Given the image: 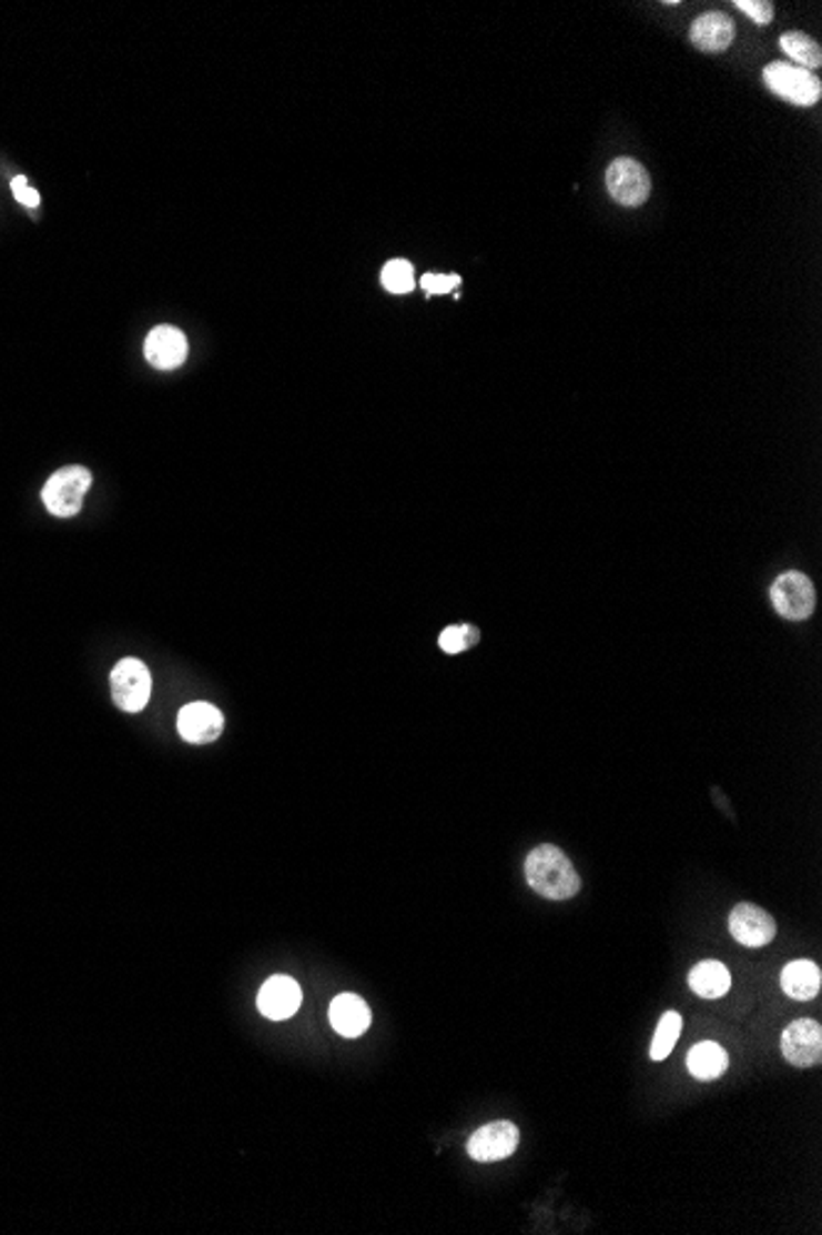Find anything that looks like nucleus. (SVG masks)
<instances>
[{"label": "nucleus", "instance_id": "nucleus-9", "mask_svg": "<svg viewBox=\"0 0 822 1235\" xmlns=\"http://www.w3.org/2000/svg\"><path fill=\"white\" fill-rule=\"evenodd\" d=\"M729 930L739 945L765 947L775 937V920L753 903H739L729 915Z\"/></svg>", "mask_w": 822, "mask_h": 1235}, {"label": "nucleus", "instance_id": "nucleus-8", "mask_svg": "<svg viewBox=\"0 0 822 1235\" xmlns=\"http://www.w3.org/2000/svg\"><path fill=\"white\" fill-rule=\"evenodd\" d=\"M783 1058L795 1068H813L822 1061V1028L813 1018H798L781 1036Z\"/></svg>", "mask_w": 822, "mask_h": 1235}, {"label": "nucleus", "instance_id": "nucleus-20", "mask_svg": "<svg viewBox=\"0 0 822 1235\" xmlns=\"http://www.w3.org/2000/svg\"><path fill=\"white\" fill-rule=\"evenodd\" d=\"M382 287L389 294H409L416 287L414 279V264L407 260H392L382 269Z\"/></svg>", "mask_w": 822, "mask_h": 1235}, {"label": "nucleus", "instance_id": "nucleus-21", "mask_svg": "<svg viewBox=\"0 0 822 1235\" xmlns=\"http://www.w3.org/2000/svg\"><path fill=\"white\" fill-rule=\"evenodd\" d=\"M478 639H480L478 626L450 624V626L444 629L442 636H438V646H442L446 654H460V651L476 646Z\"/></svg>", "mask_w": 822, "mask_h": 1235}, {"label": "nucleus", "instance_id": "nucleus-7", "mask_svg": "<svg viewBox=\"0 0 822 1235\" xmlns=\"http://www.w3.org/2000/svg\"><path fill=\"white\" fill-rule=\"evenodd\" d=\"M517 1144H520V1129H517L513 1122L500 1119L473 1132L466 1149L470 1154V1159L490 1164V1162L508 1159V1156L515 1154Z\"/></svg>", "mask_w": 822, "mask_h": 1235}, {"label": "nucleus", "instance_id": "nucleus-19", "mask_svg": "<svg viewBox=\"0 0 822 1235\" xmlns=\"http://www.w3.org/2000/svg\"><path fill=\"white\" fill-rule=\"evenodd\" d=\"M680 1031H682V1016L668 1012L662 1014L658 1031H656V1038H652V1046H650V1058L652 1061H666L668 1055L672 1053L674 1043L680 1038Z\"/></svg>", "mask_w": 822, "mask_h": 1235}, {"label": "nucleus", "instance_id": "nucleus-23", "mask_svg": "<svg viewBox=\"0 0 822 1235\" xmlns=\"http://www.w3.org/2000/svg\"><path fill=\"white\" fill-rule=\"evenodd\" d=\"M734 8L747 13L757 26H769L773 20V6L765 3V0H734Z\"/></svg>", "mask_w": 822, "mask_h": 1235}, {"label": "nucleus", "instance_id": "nucleus-22", "mask_svg": "<svg viewBox=\"0 0 822 1235\" xmlns=\"http://www.w3.org/2000/svg\"><path fill=\"white\" fill-rule=\"evenodd\" d=\"M419 287L426 291L429 297L436 294H448V291H454L460 287V277L458 274H424Z\"/></svg>", "mask_w": 822, "mask_h": 1235}, {"label": "nucleus", "instance_id": "nucleus-12", "mask_svg": "<svg viewBox=\"0 0 822 1235\" xmlns=\"http://www.w3.org/2000/svg\"><path fill=\"white\" fill-rule=\"evenodd\" d=\"M145 358L158 370H173L185 363L187 358V339L180 329L173 325H158L145 339Z\"/></svg>", "mask_w": 822, "mask_h": 1235}, {"label": "nucleus", "instance_id": "nucleus-1", "mask_svg": "<svg viewBox=\"0 0 822 1235\" xmlns=\"http://www.w3.org/2000/svg\"><path fill=\"white\" fill-rule=\"evenodd\" d=\"M525 878L529 888L549 901H569L581 891V878L571 861L551 844L537 846L529 851L525 861Z\"/></svg>", "mask_w": 822, "mask_h": 1235}, {"label": "nucleus", "instance_id": "nucleus-10", "mask_svg": "<svg viewBox=\"0 0 822 1235\" xmlns=\"http://www.w3.org/2000/svg\"><path fill=\"white\" fill-rule=\"evenodd\" d=\"M301 998L303 994L298 982L286 974H276L266 980L262 992H258V1012L272 1021H284L298 1012Z\"/></svg>", "mask_w": 822, "mask_h": 1235}, {"label": "nucleus", "instance_id": "nucleus-24", "mask_svg": "<svg viewBox=\"0 0 822 1235\" xmlns=\"http://www.w3.org/2000/svg\"><path fill=\"white\" fill-rule=\"evenodd\" d=\"M13 195L20 200L22 205H28V208H38V205H40V195H38L32 188H28V181H26V178H22V175H18L16 181H13Z\"/></svg>", "mask_w": 822, "mask_h": 1235}, {"label": "nucleus", "instance_id": "nucleus-5", "mask_svg": "<svg viewBox=\"0 0 822 1235\" xmlns=\"http://www.w3.org/2000/svg\"><path fill=\"white\" fill-rule=\"evenodd\" d=\"M606 188L618 205L640 208L650 198V173L633 159H616L606 171Z\"/></svg>", "mask_w": 822, "mask_h": 1235}, {"label": "nucleus", "instance_id": "nucleus-16", "mask_svg": "<svg viewBox=\"0 0 822 1235\" xmlns=\"http://www.w3.org/2000/svg\"><path fill=\"white\" fill-rule=\"evenodd\" d=\"M687 1068H690L697 1081H717L729 1068V1053L714 1041H702L687 1053Z\"/></svg>", "mask_w": 822, "mask_h": 1235}, {"label": "nucleus", "instance_id": "nucleus-14", "mask_svg": "<svg viewBox=\"0 0 822 1235\" xmlns=\"http://www.w3.org/2000/svg\"><path fill=\"white\" fill-rule=\"evenodd\" d=\"M331 1024L341 1036L357 1038L373 1024V1014L357 994H341L331 1004Z\"/></svg>", "mask_w": 822, "mask_h": 1235}, {"label": "nucleus", "instance_id": "nucleus-11", "mask_svg": "<svg viewBox=\"0 0 822 1235\" xmlns=\"http://www.w3.org/2000/svg\"><path fill=\"white\" fill-rule=\"evenodd\" d=\"M224 717L210 703H190L177 715V733L195 745H205L222 735Z\"/></svg>", "mask_w": 822, "mask_h": 1235}, {"label": "nucleus", "instance_id": "nucleus-6", "mask_svg": "<svg viewBox=\"0 0 822 1235\" xmlns=\"http://www.w3.org/2000/svg\"><path fill=\"white\" fill-rule=\"evenodd\" d=\"M771 602L783 620L803 622L815 610V588L803 572H795V570L783 572V575L773 582Z\"/></svg>", "mask_w": 822, "mask_h": 1235}, {"label": "nucleus", "instance_id": "nucleus-18", "mask_svg": "<svg viewBox=\"0 0 822 1235\" xmlns=\"http://www.w3.org/2000/svg\"><path fill=\"white\" fill-rule=\"evenodd\" d=\"M781 50L808 72H813L815 67H820V62H822L820 44L813 38H808L805 32H783Z\"/></svg>", "mask_w": 822, "mask_h": 1235}, {"label": "nucleus", "instance_id": "nucleus-3", "mask_svg": "<svg viewBox=\"0 0 822 1235\" xmlns=\"http://www.w3.org/2000/svg\"><path fill=\"white\" fill-rule=\"evenodd\" d=\"M763 80L769 84L773 94H779L785 102L795 107H813L820 102L822 87L820 80L803 70V67H793L788 62H773L763 70Z\"/></svg>", "mask_w": 822, "mask_h": 1235}, {"label": "nucleus", "instance_id": "nucleus-13", "mask_svg": "<svg viewBox=\"0 0 822 1235\" xmlns=\"http://www.w3.org/2000/svg\"><path fill=\"white\" fill-rule=\"evenodd\" d=\"M734 20L722 10H709L692 22L690 40L702 52H724L734 42Z\"/></svg>", "mask_w": 822, "mask_h": 1235}, {"label": "nucleus", "instance_id": "nucleus-4", "mask_svg": "<svg viewBox=\"0 0 822 1235\" xmlns=\"http://www.w3.org/2000/svg\"><path fill=\"white\" fill-rule=\"evenodd\" d=\"M151 673L139 659H123L111 671V695L121 711L141 713L151 699Z\"/></svg>", "mask_w": 822, "mask_h": 1235}, {"label": "nucleus", "instance_id": "nucleus-2", "mask_svg": "<svg viewBox=\"0 0 822 1235\" xmlns=\"http://www.w3.org/2000/svg\"><path fill=\"white\" fill-rule=\"evenodd\" d=\"M92 486V474L84 466H64L48 479L42 489V503L58 519H72L82 511L84 493Z\"/></svg>", "mask_w": 822, "mask_h": 1235}, {"label": "nucleus", "instance_id": "nucleus-15", "mask_svg": "<svg viewBox=\"0 0 822 1235\" xmlns=\"http://www.w3.org/2000/svg\"><path fill=\"white\" fill-rule=\"evenodd\" d=\"M820 984H822L820 967L810 960H795V962L788 964V967L781 974L783 992L791 998H795V1002H808V998H815L818 992H820Z\"/></svg>", "mask_w": 822, "mask_h": 1235}, {"label": "nucleus", "instance_id": "nucleus-17", "mask_svg": "<svg viewBox=\"0 0 822 1235\" xmlns=\"http://www.w3.org/2000/svg\"><path fill=\"white\" fill-rule=\"evenodd\" d=\"M690 990L702 998H719L731 990V974L722 962L704 960L690 972Z\"/></svg>", "mask_w": 822, "mask_h": 1235}]
</instances>
